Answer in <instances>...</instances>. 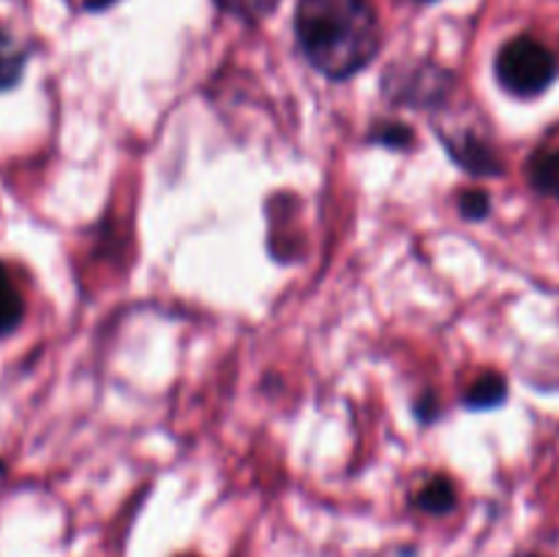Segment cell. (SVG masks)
Returning <instances> with one entry per match:
<instances>
[{
	"mask_svg": "<svg viewBox=\"0 0 559 557\" xmlns=\"http://www.w3.org/2000/svg\"><path fill=\"white\" fill-rule=\"evenodd\" d=\"M424 3H431V0H424Z\"/></svg>",
	"mask_w": 559,
	"mask_h": 557,
	"instance_id": "14",
	"label": "cell"
},
{
	"mask_svg": "<svg viewBox=\"0 0 559 557\" xmlns=\"http://www.w3.org/2000/svg\"><path fill=\"white\" fill-rule=\"evenodd\" d=\"M495 69L497 80L508 93L519 98H533L555 82L557 60L538 38L519 36L500 49Z\"/></svg>",
	"mask_w": 559,
	"mask_h": 557,
	"instance_id": "2",
	"label": "cell"
},
{
	"mask_svg": "<svg viewBox=\"0 0 559 557\" xmlns=\"http://www.w3.org/2000/svg\"><path fill=\"white\" fill-rule=\"evenodd\" d=\"M107 3H109V0H85L87 9H104Z\"/></svg>",
	"mask_w": 559,
	"mask_h": 557,
	"instance_id": "13",
	"label": "cell"
},
{
	"mask_svg": "<svg viewBox=\"0 0 559 557\" xmlns=\"http://www.w3.org/2000/svg\"><path fill=\"white\" fill-rule=\"evenodd\" d=\"M415 506L426 513H448L456 506V491L448 478H435L415 495Z\"/></svg>",
	"mask_w": 559,
	"mask_h": 557,
	"instance_id": "8",
	"label": "cell"
},
{
	"mask_svg": "<svg viewBox=\"0 0 559 557\" xmlns=\"http://www.w3.org/2000/svg\"><path fill=\"white\" fill-rule=\"evenodd\" d=\"M22 317H25V298H22L9 268L0 262V339L14 333Z\"/></svg>",
	"mask_w": 559,
	"mask_h": 557,
	"instance_id": "5",
	"label": "cell"
},
{
	"mask_svg": "<svg viewBox=\"0 0 559 557\" xmlns=\"http://www.w3.org/2000/svg\"><path fill=\"white\" fill-rule=\"evenodd\" d=\"M527 175L535 191L559 200V147H546V151L535 153L527 164Z\"/></svg>",
	"mask_w": 559,
	"mask_h": 557,
	"instance_id": "6",
	"label": "cell"
},
{
	"mask_svg": "<svg viewBox=\"0 0 559 557\" xmlns=\"http://www.w3.org/2000/svg\"><path fill=\"white\" fill-rule=\"evenodd\" d=\"M506 396H508L506 377L489 371V375L480 377L478 382H473V388H469L467 396H464V404H467L469 410H491L497 407V404L506 402Z\"/></svg>",
	"mask_w": 559,
	"mask_h": 557,
	"instance_id": "7",
	"label": "cell"
},
{
	"mask_svg": "<svg viewBox=\"0 0 559 557\" xmlns=\"http://www.w3.org/2000/svg\"><path fill=\"white\" fill-rule=\"evenodd\" d=\"M459 211H462L464 218H486L491 211V200L486 191L467 189L459 194Z\"/></svg>",
	"mask_w": 559,
	"mask_h": 557,
	"instance_id": "10",
	"label": "cell"
},
{
	"mask_svg": "<svg viewBox=\"0 0 559 557\" xmlns=\"http://www.w3.org/2000/svg\"><path fill=\"white\" fill-rule=\"evenodd\" d=\"M445 145L451 151V156L462 164L467 173L473 175H500L502 162L497 158V153L486 145L480 137L475 134H459V137H445Z\"/></svg>",
	"mask_w": 559,
	"mask_h": 557,
	"instance_id": "4",
	"label": "cell"
},
{
	"mask_svg": "<svg viewBox=\"0 0 559 557\" xmlns=\"http://www.w3.org/2000/svg\"><path fill=\"white\" fill-rule=\"evenodd\" d=\"M295 36L306 60L333 82L364 71L380 52L371 0H298Z\"/></svg>",
	"mask_w": 559,
	"mask_h": 557,
	"instance_id": "1",
	"label": "cell"
},
{
	"mask_svg": "<svg viewBox=\"0 0 559 557\" xmlns=\"http://www.w3.org/2000/svg\"><path fill=\"white\" fill-rule=\"evenodd\" d=\"M218 5L243 16V20H260L276 5V0H218Z\"/></svg>",
	"mask_w": 559,
	"mask_h": 557,
	"instance_id": "11",
	"label": "cell"
},
{
	"mask_svg": "<svg viewBox=\"0 0 559 557\" xmlns=\"http://www.w3.org/2000/svg\"><path fill=\"white\" fill-rule=\"evenodd\" d=\"M371 140L391 147H407L409 142H413V131L402 123H380V129L371 134Z\"/></svg>",
	"mask_w": 559,
	"mask_h": 557,
	"instance_id": "12",
	"label": "cell"
},
{
	"mask_svg": "<svg viewBox=\"0 0 559 557\" xmlns=\"http://www.w3.org/2000/svg\"><path fill=\"white\" fill-rule=\"evenodd\" d=\"M22 69H25V52L9 33L0 31V91L14 87L20 82Z\"/></svg>",
	"mask_w": 559,
	"mask_h": 557,
	"instance_id": "9",
	"label": "cell"
},
{
	"mask_svg": "<svg viewBox=\"0 0 559 557\" xmlns=\"http://www.w3.org/2000/svg\"><path fill=\"white\" fill-rule=\"evenodd\" d=\"M453 82L437 66H409L404 71H388L385 93L393 102H404L407 107H429L442 102L451 93Z\"/></svg>",
	"mask_w": 559,
	"mask_h": 557,
	"instance_id": "3",
	"label": "cell"
}]
</instances>
